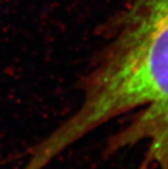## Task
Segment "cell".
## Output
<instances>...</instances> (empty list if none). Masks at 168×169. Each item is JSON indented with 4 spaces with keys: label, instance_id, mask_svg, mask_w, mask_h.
Segmentation results:
<instances>
[{
    "label": "cell",
    "instance_id": "obj_1",
    "mask_svg": "<svg viewBox=\"0 0 168 169\" xmlns=\"http://www.w3.org/2000/svg\"><path fill=\"white\" fill-rule=\"evenodd\" d=\"M100 32L102 45L79 83L80 105L32 147L21 169H45L100 126L128 115L104 153L143 144L139 169H168V0H129Z\"/></svg>",
    "mask_w": 168,
    "mask_h": 169
}]
</instances>
